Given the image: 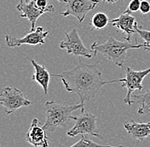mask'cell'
<instances>
[{"label": "cell", "instance_id": "16", "mask_svg": "<svg viewBox=\"0 0 150 147\" xmlns=\"http://www.w3.org/2000/svg\"><path fill=\"white\" fill-rule=\"evenodd\" d=\"M110 23V20L108 18V16L102 12H98L96 14H95L91 20V25L92 27L91 30H101L105 28L108 24Z\"/></svg>", "mask_w": 150, "mask_h": 147}, {"label": "cell", "instance_id": "17", "mask_svg": "<svg viewBox=\"0 0 150 147\" xmlns=\"http://www.w3.org/2000/svg\"><path fill=\"white\" fill-rule=\"evenodd\" d=\"M70 147H123V146H103L96 143L95 141L87 139L84 135H82L81 139L74 144Z\"/></svg>", "mask_w": 150, "mask_h": 147}, {"label": "cell", "instance_id": "6", "mask_svg": "<svg viewBox=\"0 0 150 147\" xmlns=\"http://www.w3.org/2000/svg\"><path fill=\"white\" fill-rule=\"evenodd\" d=\"M31 104L32 101H28L17 88L5 87L0 90V105L5 107L7 115L14 113L21 107L29 106Z\"/></svg>", "mask_w": 150, "mask_h": 147}, {"label": "cell", "instance_id": "22", "mask_svg": "<svg viewBox=\"0 0 150 147\" xmlns=\"http://www.w3.org/2000/svg\"><path fill=\"white\" fill-rule=\"evenodd\" d=\"M102 1H105L108 4H115L116 2H118L119 0H102Z\"/></svg>", "mask_w": 150, "mask_h": 147}, {"label": "cell", "instance_id": "19", "mask_svg": "<svg viewBox=\"0 0 150 147\" xmlns=\"http://www.w3.org/2000/svg\"><path fill=\"white\" fill-rule=\"evenodd\" d=\"M141 1L142 0H131L128 7L125 11H124V13L125 14H131L134 12H137L138 10H140V5H141Z\"/></svg>", "mask_w": 150, "mask_h": 147}, {"label": "cell", "instance_id": "24", "mask_svg": "<svg viewBox=\"0 0 150 147\" xmlns=\"http://www.w3.org/2000/svg\"><path fill=\"white\" fill-rule=\"evenodd\" d=\"M143 49H144V50H148V51H150V47H146V48H144Z\"/></svg>", "mask_w": 150, "mask_h": 147}, {"label": "cell", "instance_id": "10", "mask_svg": "<svg viewBox=\"0 0 150 147\" xmlns=\"http://www.w3.org/2000/svg\"><path fill=\"white\" fill-rule=\"evenodd\" d=\"M16 9L20 11V16L22 18H27L31 23V31L36 29V22L38 19L47 12H53L54 6L51 5L50 8L42 9L36 5L35 0H21L16 5Z\"/></svg>", "mask_w": 150, "mask_h": 147}, {"label": "cell", "instance_id": "3", "mask_svg": "<svg viewBox=\"0 0 150 147\" xmlns=\"http://www.w3.org/2000/svg\"><path fill=\"white\" fill-rule=\"evenodd\" d=\"M83 104L67 105L65 103H58L56 101H47L45 104L46 121L43 128L48 132H54L58 128L67 126L68 121L71 119L73 111L80 109L84 112Z\"/></svg>", "mask_w": 150, "mask_h": 147}, {"label": "cell", "instance_id": "2", "mask_svg": "<svg viewBox=\"0 0 150 147\" xmlns=\"http://www.w3.org/2000/svg\"><path fill=\"white\" fill-rule=\"evenodd\" d=\"M148 45L144 44L131 43L130 41L121 42L110 36L108 39L104 43L94 42L91 46V49L93 50L95 54L101 53L108 60L113 62L120 67H124L125 62L127 58V53L130 49H144Z\"/></svg>", "mask_w": 150, "mask_h": 147}, {"label": "cell", "instance_id": "8", "mask_svg": "<svg viewBox=\"0 0 150 147\" xmlns=\"http://www.w3.org/2000/svg\"><path fill=\"white\" fill-rule=\"evenodd\" d=\"M100 3V0H67L66 10L59 15L67 16H74L79 23H82L87 14L93 10Z\"/></svg>", "mask_w": 150, "mask_h": 147}, {"label": "cell", "instance_id": "4", "mask_svg": "<svg viewBox=\"0 0 150 147\" xmlns=\"http://www.w3.org/2000/svg\"><path fill=\"white\" fill-rule=\"evenodd\" d=\"M125 70V77L123 78L116 79V82H121L122 88L127 89L126 96L124 98V102L129 106L134 104L131 100L133 92L135 90L142 91L143 89V79L150 73V67L142 71H135L129 66L123 67Z\"/></svg>", "mask_w": 150, "mask_h": 147}, {"label": "cell", "instance_id": "7", "mask_svg": "<svg viewBox=\"0 0 150 147\" xmlns=\"http://www.w3.org/2000/svg\"><path fill=\"white\" fill-rule=\"evenodd\" d=\"M65 34V38L60 44V48L67 49L68 55L83 56L88 59L96 55L93 50H90L84 46L76 28H74L69 32H66Z\"/></svg>", "mask_w": 150, "mask_h": 147}, {"label": "cell", "instance_id": "20", "mask_svg": "<svg viewBox=\"0 0 150 147\" xmlns=\"http://www.w3.org/2000/svg\"><path fill=\"white\" fill-rule=\"evenodd\" d=\"M140 11L142 15H147L150 13V4L147 0H142L140 5Z\"/></svg>", "mask_w": 150, "mask_h": 147}, {"label": "cell", "instance_id": "15", "mask_svg": "<svg viewBox=\"0 0 150 147\" xmlns=\"http://www.w3.org/2000/svg\"><path fill=\"white\" fill-rule=\"evenodd\" d=\"M132 98L134 103H137L140 105V107L137 110L138 114L145 115L150 113V89L140 94H133Z\"/></svg>", "mask_w": 150, "mask_h": 147}, {"label": "cell", "instance_id": "18", "mask_svg": "<svg viewBox=\"0 0 150 147\" xmlns=\"http://www.w3.org/2000/svg\"><path fill=\"white\" fill-rule=\"evenodd\" d=\"M141 27H142L138 26L137 23L136 24L135 29H136V31H137V33L144 40V43L148 45V47H150V31L142 30Z\"/></svg>", "mask_w": 150, "mask_h": 147}, {"label": "cell", "instance_id": "21", "mask_svg": "<svg viewBox=\"0 0 150 147\" xmlns=\"http://www.w3.org/2000/svg\"><path fill=\"white\" fill-rule=\"evenodd\" d=\"M36 5L42 9H47L50 8L51 5H48V0H35Z\"/></svg>", "mask_w": 150, "mask_h": 147}, {"label": "cell", "instance_id": "1", "mask_svg": "<svg viewBox=\"0 0 150 147\" xmlns=\"http://www.w3.org/2000/svg\"><path fill=\"white\" fill-rule=\"evenodd\" d=\"M51 76L62 80L67 91L77 94L83 105L92 100L105 84L116 83V80H103L99 70V63L87 64L80 59L74 68Z\"/></svg>", "mask_w": 150, "mask_h": 147}, {"label": "cell", "instance_id": "23", "mask_svg": "<svg viewBox=\"0 0 150 147\" xmlns=\"http://www.w3.org/2000/svg\"><path fill=\"white\" fill-rule=\"evenodd\" d=\"M57 1H59V2H61V3H64V4H67V0H57Z\"/></svg>", "mask_w": 150, "mask_h": 147}, {"label": "cell", "instance_id": "12", "mask_svg": "<svg viewBox=\"0 0 150 147\" xmlns=\"http://www.w3.org/2000/svg\"><path fill=\"white\" fill-rule=\"evenodd\" d=\"M136 18L130 14L121 13L119 17L112 19L110 20V24L112 27H116L118 30H120L124 33V37L126 41L131 40V36L137 33L135 26L137 24Z\"/></svg>", "mask_w": 150, "mask_h": 147}, {"label": "cell", "instance_id": "14", "mask_svg": "<svg viewBox=\"0 0 150 147\" xmlns=\"http://www.w3.org/2000/svg\"><path fill=\"white\" fill-rule=\"evenodd\" d=\"M31 63L34 68V73L33 75L32 80L35 83H38L42 87L45 94L47 95L49 91V84H50L51 75L48 72L46 67L44 65L38 64L34 60H31Z\"/></svg>", "mask_w": 150, "mask_h": 147}, {"label": "cell", "instance_id": "13", "mask_svg": "<svg viewBox=\"0 0 150 147\" xmlns=\"http://www.w3.org/2000/svg\"><path fill=\"white\" fill-rule=\"evenodd\" d=\"M125 129L132 139L137 141H142L145 139L150 138V122H138L131 121L124 124Z\"/></svg>", "mask_w": 150, "mask_h": 147}, {"label": "cell", "instance_id": "11", "mask_svg": "<svg viewBox=\"0 0 150 147\" xmlns=\"http://www.w3.org/2000/svg\"><path fill=\"white\" fill-rule=\"evenodd\" d=\"M26 140L34 147H49V139L46 130L40 126V122L37 118H33L31 126L26 134Z\"/></svg>", "mask_w": 150, "mask_h": 147}, {"label": "cell", "instance_id": "5", "mask_svg": "<svg viewBox=\"0 0 150 147\" xmlns=\"http://www.w3.org/2000/svg\"><path fill=\"white\" fill-rule=\"evenodd\" d=\"M71 119L74 120V126L67 131V135L69 137H74L79 134L86 135L91 134L95 137L99 139H103V136L99 134L98 128L96 124V116L87 113V112H81V114L78 117L71 116Z\"/></svg>", "mask_w": 150, "mask_h": 147}, {"label": "cell", "instance_id": "9", "mask_svg": "<svg viewBox=\"0 0 150 147\" xmlns=\"http://www.w3.org/2000/svg\"><path fill=\"white\" fill-rule=\"evenodd\" d=\"M50 32L45 31L42 27H38L34 31H31L21 38L11 37L10 35H5L6 44L9 48H16L24 44L28 45H43L45 44V38Z\"/></svg>", "mask_w": 150, "mask_h": 147}]
</instances>
